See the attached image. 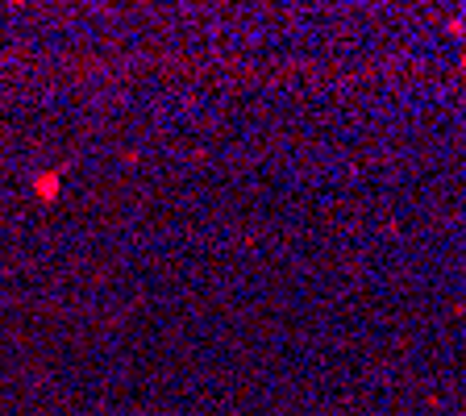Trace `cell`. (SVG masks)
I'll return each instance as SVG.
<instances>
[{"instance_id":"1","label":"cell","mask_w":466,"mask_h":416,"mask_svg":"<svg viewBox=\"0 0 466 416\" xmlns=\"http://www.w3.org/2000/svg\"><path fill=\"white\" fill-rule=\"evenodd\" d=\"M54 187H58V183H54V175H42V196H54Z\"/></svg>"}]
</instances>
